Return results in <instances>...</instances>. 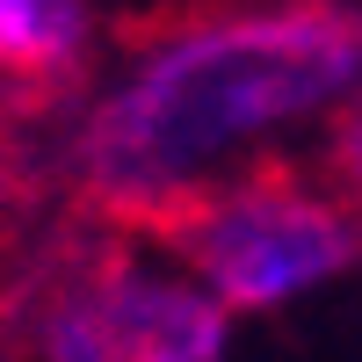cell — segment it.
Returning a JSON list of instances; mask_svg holds the SVG:
<instances>
[{
	"label": "cell",
	"mask_w": 362,
	"mask_h": 362,
	"mask_svg": "<svg viewBox=\"0 0 362 362\" xmlns=\"http://www.w3.org/2000/svg\"><path fill=\"white\" fill-rule=\"evenodd\" d=\"M362 80V8L290 0L261 15L160 29L109 87L73 145L80 196L102 225L138 232L174 196L218 181V167L268 124H290Z\"/></svg>",
	"instance_id": "1"
},
{
	"label": "cell",
	"mask_w": 362,
	"mask_h": 362,
	"mask_svg": "<svg viewBox=\"0 0 362 362\" xmlns=\"http://www.w3.org/2000/svg\"><path fill=\"white\" fill-rule=\"evenodd\" d=\"M334 174H341V189H348L355 218H362V102L334 124Z\"/></svg>",
	"instance_id": "5"
},
{
	"label": "cell",
	"mask_w": 362,
	"mask_h": 362,
	"mask_svg": "<svg viewBox=\"0 0 362 362\" xmlns=\"http://www.w3.org/2000/svg\"><path fill=\"white\" fill-rule=\"evenodd\" d=\"M37 362H218L225 305L181 276L145 268L131 247H80L44 268L29 305Z\"/></svg>",
	"instance_id": "3"
},
{
	"label": "cell",
	"mask_w": 362,
	"mask_h": 362,
	"mask_svg": "<svg viewBox=\"0 0 362 362\" xmlns=\"http://www.w3.org/2000/svg\"><path fill=\"white\" fill-rule=\"evenodd\" d=\"M87 58V0H0V80L66 87Z\"/></svg>",
	"instance_id": "4"
},
{
	"label": "cell",
	"mask_w": 362,
	"mask_h": 362,
	"mask_svg": "<svg viewBox=\"0 0 362 362\" xmlns=\"http://www.w3.org/2000/svg\"><path fill=\"white\" fill-rule=\"evenodd\" d=\"M138 232L160 239L174 261H189L225 312L290 305L297 290L341 276L362 254L355 218L305 167H290L276 153H254V160L225 167L218 181L174 196Z\"/></svg>",
	"instance_id": "2"
}]
</instances>
